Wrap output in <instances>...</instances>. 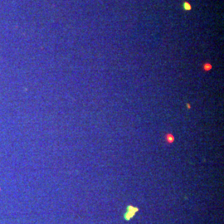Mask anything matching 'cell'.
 <instances>
[{
    "label": "cell",
    "mask_w": 224,
    "mask_h": 224,
    "mask_svg": "<svg viewBox=\"0 0 224 224\" xmlns=\"http://www.w3.org/2000/svg\"><path fill=\"white\" fill-rule=\"evenodd\" d=\"M138 211H139V208H136V207L131 206V205L128 206L127 211H126L125 215H124V218L125 219V221H129V220L135 215V213H136Z\"/></svg>",
    "instance_id": "6da1fadb"
}]
</instances>
